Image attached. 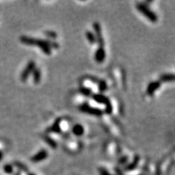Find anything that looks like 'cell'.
<instances>
[{
    "label": "cell",
    "instance_id": "cell-25",
    "mask_svg": "<svg viewBox=\"0 0 175 175\" xmlns=\"http://www.w3.org/2000/svg\"><path fill=\"white\" fill-rule=\"evenodd\" d=\"M2 158H3V152L2 151V150H0V161L2 160Z\"/></svg>",
    "mask_w": 175,
    "mask_h": 175
},
{
    "label": "cell",
    "instance_id": "cell-3",
    "mask_svg": "<svg viewBox=\"0 0 175 175\" xmlns=\"http://www.w3.org/2000/svg\"><path fill=\"white\" fill-rule=\"evenodd\" d=\"M93 28L95 32V36L96 39V42L98 43L99 48H104L105 45V41H104V38L102 36V32H101V25L98 22H95L93 23Z\"/></svg>",
    "mask_w": 175,
    "mask_h": 175
},
{
    "label": "cell",
    "instance_id": "cell-23",
    "mask_svg": "<svg viewBox=\"0 0 175 175\" xmlns=\"http://www.w3.org/2000/svg\"><path fill=\"white\" fill-rule=\"evenodd\" d=\"M127 160H128L127 157H126V156H124V157H123V158H121V159L119 160V164H126V161H127Z\"/></svg>",
    "mask_w": 175,
    "mask_h": 175
},
{
    "label": "cell",
    "instance_id": "cell-13",
    "mask_svg": "<svg viewBox=\"0 0 175 175\" xmlns=\"http://www.w3.org/2000/svg\"><path fill=\"white\" fill-rule=\"evenodd\" d=\"M72 132L75 136H82L83 133H84V129H83V126H81L80 124H77L75 125L72 129Z\"/></svg>",
    "mask_w": 175,
    "mask_h": 175
},
{
    "label": "cell",
    "instance_id": "cell-4",
    "mask_svg": "<svg viewBox=\"0 0 175 175\" xmlns=\"http://www.w3.org/2000/svg\"><path fill=\"white\" fill-rule=\"evenodd\" d=\"M35 68L36 64L34 61H30V62H28L26 66L25 67V69H24L23 72H21V80L23 81V82H25L28 79V77H29V75L32 74V72H33V71Z\"/></svg>",
    "mask_w": 175,
    "mask_h": 175
},
{
    "label": "cell",
    "instance_id": "cell-15",
    "mask_svg": "<svg viewBox=\"0 0 175 175\" xmlns=\"http://www.w3.org/2000/svg\"><path fill=\"white\" fill-rule=\"evenodd\" d=\"M85 36H86V38L88 41L89 42V43L90 44L96 43V36L93 32L91 31H87L86 33H85Z\"/></svg>",
    "mask_w": 175,
    "mask_h": 175
},
{
    "label": "cell",
    "instance_id": "cell-9",
    "mask_svg": "<svg viewBox=\"0 0 175 175\" xmlns=\"http://www.w3.org/2000/svg\"><path fill=\"white\" fill-rule=\"evenodd\" d=\"M106 53L104 48H99L96 50L95 53V60L96 62L98 63L103 62L105 59Z\"/></svg>",
    "mask_w": 175,
    "mask_h": 175
},
{
    "label": "cell",
    "instance_id": "cell-24",
    "mask_svg": "<svg viewBox=\"0 0 175 175\" xmlns=\"http://www.w3.org/2000/svg\"><path fill=\"white\" fill-rule=\"evenodd\" d=\"M100 174H101V175H111L110 174H109V173L107 172V171L105 170V169H100Z\"/></svg>",
    "mask_w": 175,
    "mask_h": 175
},
{
    "label": "cell",
    "instance_id": "cell-10",
    "mask_svg": "<svg viewBox=\"0 0 175 175\" xmlns=\"http://www.w3.org/2000/svg\"><path fill=\"white\" fill-rule=\"evenodd\" d=\"M62 119L58 118L56 120V121L54 122L53 124L50 126L49 129H48V132H53V133H60L61 132V126H60V123Z\"/></svg>",
    "mask_w": 175,
    "mask_h": 175
},
{
    "label": "cell",
    "instance_id": "cell-17",
    "mask_svg": "<svg viewBox=\"0 0 175 175\" xmlns=\"http://www.w3.org/2000/svg\"><path fill=\"white\" fill-rule=\"evenodd\" d=\"M80 91L85 96H90L92 94V91H91L90 88L86 87H81L80 88Z\"/></svg>",
    "mask_w": 175,
    "mask_h": 175
},
{
    "label": "cell",
    "instance_id": "cell-18",
    "mask_svg": "<svg viewBox=\"0 0 175 175\" xmlns=\"http://www.w3.org/2000/svg\"><path fill=\"white\" fill-rule=\"evenodd\" d=\"M99 90L101 93L107 90V84L105 80H100L99 82Z\"/></svg>",
    "mask_w": 175,
    "mask_h": 175
},
{
    "label": "cell",
    "instance_id": "cell-22",
    "mask_svg": "<svg viewBox=\"0 0 175 175\" xmlns=\"http://www.w3.org/2000/svg\"><path fill=\"white\" fill-rule=\"evenodd\" d=\"M105 113L108 114V115H109V114L112 113V112H113V107H112L111 104H110V105H107V106H105Z\"/></svg>",
    "mask_w": 175,
    "mask_h": 175
},
{
    "label": "cell",
    "instance_id": "cell-7",
    "mask_svg": "<svg viewBox=\"0 0 175 175\" xmlns=\"http://www.w3.org/2000/svg\"><path fill=\"white\" fill-rule=\"evenodd\" d=\"M93 100L96 101L97 103L103 104V105H105V106H107L111 104L108 97L101 94V93H96V94H93Z\"/></svg>",
    "mask_w": 175,
    "mask_h": 175
},
{
    "label": "cell",
    "instance_id": "cell-2",
    "mask_svg": "<svg viewBox=\"0 0 175 175\" xmlns=\"http://www.w3.org/2000/svg\"><path fill=\"white\" fill-rule=\"evenodd\" d=\"M137 9L139 11V13H141L144 16H145L151 22H156L158 21L157 15L151 10H150L147 7V5H145L144 4L138 3L137 5Z\"/></svg>",
    "mask_w": 175,
    "mask_h": 175
},
{
    "label": "cell",
    "instance_id": "cell-11",
    "mask_svg": "<svg viewBox=\"0 0 175 175\" xmlns=\"http://www.w3.org/2000/svg\"><path fill=\"white\" fill-rule=\"evenodd\" d=\"M160 82L169 83V82H175V74L169 73V74H164L160 75Z\"/></svg>",
    "mask_w": 175,
    "mask_h": 175
},
{
    "label": "cell",
    "instance_id": "cell-21",
    "mask_svg": "<svg viewBox=\"0 0 175 175\" xmlns=\"http://www.w3.org/2000/svg\"><path fill=\"white\" fill-rule=\"evenodd\" d=\"M45 34L47 36L51 38V39H56L57 37V34L55 32L53 31H46L45 32Z\"/></svg>",
    "mask_w": 175,
    "mask_h": 175
},
{
    "label": "cell",
    "instance_id": "cell-6",
    "mask_svg": "<svg viewBox=\"0 0 175 175\" xmlns=\"http://www.w3.org/2000/svg\"><path fill=\"white\" fill-rule=\"evenodd\" d=\"M48 156V152H47L45 150L42 149L41 150H40V151H39L36 154L34 155V156H32L31 158V160L34 163H38L42 161V160L46 159Z\"/></svg>",
    "mask_w": 175,
    "mask_h": 175
},
{
    "label": "cell",
    "instance_id": "cell-26",
    "mask_svg": "<svg viewBox=\"0 0 175 175\" xmlns=\"http://www.w3.org/2000/svg\"><path fill=\"white\" fill-rule=\"evenodd\" d=\"M28 175H35V174H32V173H30V174H28Z\"/></svg>",
    "mask_w": 175,
    "mask_h": 175
},
{
    "label": "cell",
    "instance_id": "cell-19",
    "mask_svg": "<svg viewBox=\"0 0 175 175\" xmlns=\"http://www.w3.org/2000/svg\"><path fill=\"white\" fill-rule=\"evenodd\" d=\"M4 172L8 174H11L13 172V166L11 164H6L4 166Z\"/></svg>",
    "mask_w": 175,
    "mask_h": 175
},
{
    "label": "cell",
    "instance_id": "cell-16",
    "mask_svg": "<svg viewBox=\"0 0 175 175\" xmlns=\"http://www.w3.org/2000/svg\"><path fill=\"white\" fill-rule=\"evenodd\" d=\"M44 141L46 142L48 145L50 146L51 148H53V149H56L57 147V143L55 142L54 139H53L51 137H48V136H44L43 137Z\"/></svg>",
    "mask_w": 175,
    "mask_h": 175
},
{
    "label": "cell",
    "instance_id": "cell-5",
    "mask_svg": "<svg viewBox=\"0 0 175 175\" xmlns=\"http://www.w3.org/2000/svg\"><path fill=\"white\" fill-rule=\"evenodd\" d=\"M80 110L83 112V113H88L89 115L95 116H101L103 114V111L101 110L100 109L92 107L88 105H87V104H83V105H81L80 107Z\"/></svg>",
    "mask_w": 175,
    "mask_h": 175
},
{
    "label": "cell",
    "instance_id": "cell-8",
    "mask_svg": "<svg viewBox=\"0 0 175 175\" xmlns=\"http://www.w3.org/2000/svg\"><path fill=\"white\" fill-rule=\"evenodd\" d=\"M160 87V81H153L151 82L148 85L147 88V93L149 96H152L156 91H157Z\"/></svg>",
    "mask_w": 175,
    "mask_h": 175
},
{
    "label": "cell",
    "instance_id": "cell-12",
    "mask_svg": "<svg viewBox=\"0 0 175 175\" xmlns=\"http://www.w3.org/2000/svg\"><path fill=\"white\" fill-rule=\"evenodd\" d=\"M32 75H33L32 77H33L34 83V84H38L40 82V80H41V72H40V69L36 67L33 72H32Z\"/></svg>",
    "mask_w": 175,
    "mask_h": 175
},
{
    "label": "cell",
    "instance_id": "cell-20",
    "mask_svg": "<svg viewBox=\"0 0 175 175\" xmlns=\"http://www.w3.org/2000/svg\"><path fill=\"white\" fill-rule=\"evenodd\" d=\"M14 164H15V166H17V167L20 170H22L23 171V172H27V167L24 165L23 164H22V163L19 162V161H15L14 163Z\"/></svg>",
    "mask_w": 175,
    "mask_h": 175
},
{
    "label": "cell",
    "instance_id": "cell-1",
    "mask_svg": "<svg viewBox=\"0 0 175 175\" xmlns=\"http://www.w3.org/2000/svg\"><path fill=\"white\" fill-rule=\"evenodd\" d=\"M20 40H21L22 43L27 45L38 46L45 55L49 56V55L51 54V48L50 47L49 44H48V41H47V40L30 37V36H21Z\"/></svg>",
    "mask_w": 175,
    "mask_h": 175
},
{
    "label": "cell",
    "instance_id": "cell-14",
    "mask_svg": "<svg viewBox=\"0 0 175 175\" xmlns=\"http://www.w3.org/2000/svg\"><path fill=\"white\" fill-rule=\"evenodd\" d=\"M139 158L138 157V156H136V157L134 158L133 161H132L131 164H128L127 166H126L125 167V169H124V170H125V171H131V170L134 169H135L137 166L138 163H139Z\"/></svg>",
    "mask_w": 175,
    "mask_h": 175
}]
</instances>
